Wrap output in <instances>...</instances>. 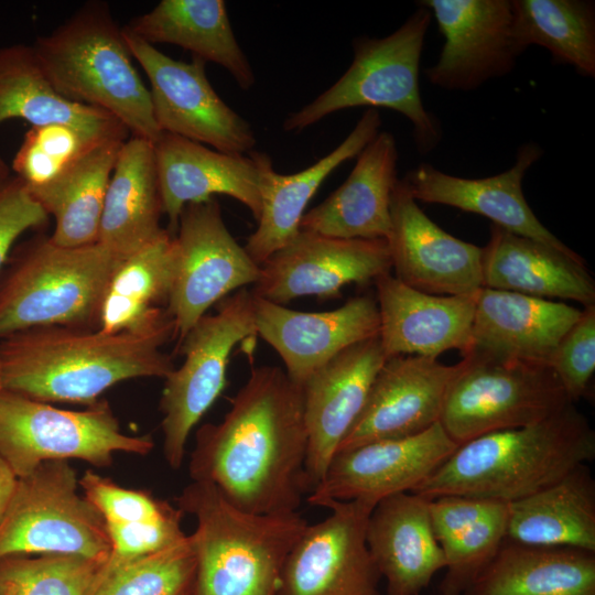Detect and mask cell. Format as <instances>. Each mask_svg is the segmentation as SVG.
Instances as JSON below:
<instances>
[{
    "mask_svg": "<svg viewBox=\"0 0 595 595\" xmlns=\"http://www.w3.org/2000/svg\"><path fill=\"white\" fill-rule=\"evenodd\" d=\"M307 443L301 387L277 366L253 367L224 419L197 430L190 475L242 511H298Z\"/></svg>",
    "mask_w": 595,
    "mask_h": 595,
    "instance_id": "obj_1",
    "label": "cell"
},
{
    "mask_svg": "<svg viewBox=\"0 0 595 595\" xmlns=\"http://www.w3.org/2000/svg\"><path fill=\"white\" fill-rule=\"evenodd\" d=\"M175 336L170 323L141 332L47 326L0 340L3 388L42 402L96 403L132 378H165L175 367L161 347Z\"/></svg>",
    "mask_w": 595,
    "mask_h": 595,
    "instance_id": "obj_2",
    "label": "cell"
},
{
    "mask_svg": "<svg viewBox=\"0 0 595 595\" xmlns=\"http://www.w3.org/2000/svg\"><path fill=\"white\" fill-rule=\"evenodd\" d=\"M595 457V432L574 403L521 428L477 436L453 454L414 493L426 500L469 496L510 504L530 496Z\"/></svg>",
    "mask_w": 595,
    "mask_h": 595,
    "instance_id": "obj_3",
    "label": "cell"
},
{
    "mask_svg": "<svg viewBox=\"0 0 595 595\" xmlns=\"http://www.w3.org/2000/svg\"><path fill=\"white\" fill-rule=\"evenodd\" d=\"M196 520L192 595H280L289 554L310 524L299 511L251 513L209 483L193 480L176 499Z\"/></svg>",
    "mask_w": 595,
    "mask_h": 595,
    "instance_id": "obj_4",
    "label": "cell"
},
{
    "mask_svg": "<svg viewBox=\"0 0 595 595\" xmlns=\"http://www.w3.org/2000/svg\"><path fill=\"white\" fill-rule=\"evenodd\" d=\"M47 78L65 98L102 109L132 137L154 143L162 131L149 89L107 3L84 4L32 45Z\"/></svg>",
    "mask_w": 595,
    "mask_h": 595,
    "instance_id": "obj_5",
    "label": "cell"
},
{
    "mask_svg": "<svg viewBox=\"0 0 595 595\" xmlns=\"http://www.w3.org/2000/svg\"><path fill=\"white\" fill-rule=\"evenodd\" d=\"M0 273V340L47 326L97 327L120 262L99 242L63 247L35 236L15 247Z\"/></svg>",
    "mask_w": 595,
    "mask_h": 595,
    "instance_id": "obj_6",
    "label": "cell"
},
{
    "mask_svg": "<svg viewBox=\"0 0 595 595\" xmlns=\"http://www.w3.org/2000/svg\"><path fill=\"white\" fill-rule=\"evenodd\" d=\"M432 14L419 6L407 21L385 37H358L347 71L329 88L284 122L285 131H302L331 113L368 106L407 117L416 150L426 154L442 140L436 118L423 106L419 88L420 60Z\"/></svg>",
    "mask_w": 595,
    "mask_h": 595,
    "instance_id": "obj_7",
    "label": "cell"
},
{
    "mask_svg": "<svg viewBox=\"0 0 595 595\" xmlns=\"http://www.w3.org/2000/svg\"><path fill=\"white\" fill-rule=\"evenodd\" d=\"M150 435L125 434L106 400L86 410L57 409L8 391L0 393V456L18 477L46 461H85L108 467L116 453L147 455Z\"/></svg>",
    "mask_w": 595,
    "mask_h": 595,
    "instance_id": "obj_8",
    "label": "cell"
},
{
    "mask_svg": "<svg viewBox=\"0 0 595 595\" xmlns=\"http://www.w3.org/2000/svg\"><path fill=\"white\" fill-rule=\"evenodd\" d=\"M78 487L76 470L63 459L19 477L0 526V559L67 554L104 564L110 554L106 522Z\"/></svg>",
    "mask_w": 595,
    "mask_h": 595,
    "instance_id": "obj_9",
    "label": "cell"
},
{
    "mask_svg": "<svg viewBox=\"0 0 595 595\" xmlns=\"http://www.w3.org/2000/svg\"><path fill=\"white\" fill-rule=\"evenodd\" d=\"M257 335L253 294L246 288L217 303L178 344L184 361L164 378L163 454L169 466H182L191 431L226 387L229 357L237 344Z\"/></svg>",
    "mask_w": 595,
    "mask_h": 595,
    "instance_id": "obj_10",
    "label": "cell"
},
{
    "mask_svg": "<svg viewBox=\"0 0 595 595\" xmlns=\"http://www.w3.org/2000/svg\"><path fill=\"white\" fill-rule=\"evenodd\" d=\"M569 403L549 366L467 356L448 386L440 424L461 445L540 422Z\"/></svg>",
    "mask_w": 595,
    "mask_h": 595,
    "instance_id": "obj_11",
    "label": "cell"
},
{
    "mask_svg": "<svg viewBox=\"0 0 595 595\" xmlns=\"http://www.w3.org/2000/svg\"><path fill=\"white\" fill-rule=\"evenodd\" d=\"M259 273L260 266L232 237L214 197L185 205L173 236L167 302L178 344L209 307L255 284Z\"/></svg>",
    "mask_w": 595,
    "mask_h": 595,
    "instance_id": "obj_12",
    "label": "cell"
},
{
    "mask_svg": "<svg viewBox=\"0 0 595 595\" xmlns=\"http://www.w3.org/2000/svg\"><path fill=\"white\" fill-rule=\"evenodd\" d=\"M132 57L150 82L153 115L162 132L212 145L228 154H248L257 143L250 123L214 90L205 62L173 60L122 28Z\"/></svg>",
    "mask_w": 595,
    "mask_h": 595,
    "instance_id": "obj_13",
    "label": "cell"
},
{
    "mask_svg": "<svg viewBox=\"0 0 595 595\" xmlns=\"http://www.w3.org/2000/svg\"><path fill=\"white\" fill-rule=\"evenodd\" d=\"M331 513L309 524L289 554L280 595H382L366 541L374 505L331 501Z\"/></svg>",
    "mask_w": 595,
    "mask_h": 595,
    "instance_id": "obj_14",
    "label": "cell"
},
{
    "mask_svg": "<svg viewBox=\"0 0 595 595\" xmlns=\"http://www.w3.org/2000/svg\"><path fill=\"white\" fill-rule=\"evenodd\" d=\"M390 270L386 239H342L300 229L260 264L251 292L281 305L302 296L337 299L345 285L367 284Z\"/></svg>",
    "mask_w": 595,
    "mask_h": 595,
    "instance_id": "obj_15",
    "label": "cell"
},
{
    "mask_svg": "<svg viewBox=\"0 0 595 595\" xmlns=\"http://www.w3.org/2000/svg\"><path fill=\"white\" fill-rule=\"evenodd\" d=\"M445 39L428 80L450 90H474L509 74L522 53L513 36L511 0H424Z\"/></svg>",
    "mask_w": 595,
    "mask_h": 595,
    "instance_id": "obj_16",
    "label": "cell"
},
{
    "mask_svg": "<svg viewBox=\"0 0 595 595\" xmlns=\"http://www.w3.org/2000/svg\"><path fill=\"white\" fill-rule=\"evenodd\" d=\"M458 445L440 423L419 434L370 442L337 452L317 486L307 495L312 506L331 501L381 499L412 491L434 473Z\"/></svg>",
    "mask_w": 595,
    "mask_h": 595,
    "instance_id": "obj_17",
    "label": "cell"
},
{
    "mask_svg": "<svg viewBox=\"0 0 595 595\" xmlns=\"http://www.w3.org/2000/svg\"><path fill=\"white\" fill-rule=\"evenodd\" d=\"M387 238L394 277L419 291L463 295L483 288V248L437 226L419 207L404 180H398L390 204Z\"/></svg>",
    "mask_w": 595,
    "mask_h": 595,
    "instance_id": "obj_18",
    "label": "cell"
},
{
    "mask_svg": "<svg viewBox=\"0 0 595 595\" xmlns=\"http://www.w3.org/2000/svg\"><path fill=\"white\" fill-rule=\"evenodd\" d=\"M457 370L458 363L445 365L421 356L387 358L336 453L375 441L419 434L440 423L446 392Z\"/></svg>",
    "mask_w": 595,
    "mask_h": 595,
    "instance_id": "obj_19",
    "label": "cell"
},
{
    "mask_svg": "<svg viewBox=\"0 0 595 595\" xmlns=\"http://www.w3.org/2000/svg\"><path fill=\"white\" fill-rule=\"evenodd\" d=\"M153 147L171 234H175L185 205L215 194L239 201L258 221L264 172L272 163L266 153L228 154L167 132H162Z\"/></svg>",
    "mask_w": 595,
    "mask_h": 595,
    "instance_id": "obj_20",
    "label": "cell"
},
{
    "mask_svg": "<svg viewBox=\"0 0 595 595\" xmlns=\"http://www.w3.org/2000/svg\"><path fill=\"white\" fill-rule=\"evenodd\" d=\"M386 359L376 336L337 354L301 387L309 439L305 461L309 494L323 478L339 443L361 412Z\"/></svg>",
    "mask_w": 595,
    "mask_h": 595,
    "instance_id": "obj_21",
    "label": "cell"
},
{
    "mask_svg": "<svg viewBox=\"0 0 595 595\" xmlns=\"http://www.w3.org/2000/svg\"><path fill=\"white\" fill-rule=\"evenodd\" d=\"M253 311L257 335L279 354L300 387L344 349L379 335L378 305L368 294L325 312L295 311L253 294Z\"/></svg>",
    "mask_w": 595,
    "mask_h": 595,
    "instance_id": "obj_22",
    "label": "cell"
},
{
    "mask_svg": "<svg viewBox=\"0 0 595 595\" xmlns=\"http://www.w3.org/2000/svg\"><path fill=\"white\" fill-rule=\"evenodd\" d=\"M582 310L547 299L482 288L467 349L473 356L548 366L559 342Z\"/></svg>",
    "mask_w": 595,
    "mask_h": 595,
    "instance_id": "obj_23",
    "label": "cell"
},
{
    "mask_svg": "<svg viewBox=\"0 0 595 595\" xmlns=\"http://www.w3.org/2000/svg\"><path fill=\"white\" fill-rule=\"evenodd\" d=\"M542 154L538 144L526 143L519 148L512 167L494 176L464 178L422 163L403 180L415 201L475 213L510 232L577 255L538 219L523 195L524 174Z\"/></svg>",
    "mask_w": 595,
    "mask_h": 595,
    "instance_id": "obj_24",
    "label": "cell"
},
{
    "mask_svg": "<svg viewBox=\"0 0 595 595\" xmlns=\"http://www.w3.org/2000/svg\"><path fill=\"white\" fill-rule=\"evenodd\" d=\"M379 339L386 358L414 355L437 359L467 349L476 293L435 295L413 289L391 272L375 280Z\"/></svg>",
    "mask_w": 595,
    "mask_h": 595,
    "instance_id": "obj_25",
    "label": "cell"
},
{
    "mask_svg": "<svg viewBox=\"0 0 595 595\" xmlns=\"http://www.w3.org/2000/svg\"><path fill=\"white\" fill-rule=\"evenodd\" d=\"M397 165L396 139L381 131L357 155L345 182L303 215L300 229L333 238L387 240Z\"/></svg>",
    "mask_w": 595,
    "mask_h": 595,
    "instance_id": "obj_26",
    "label": "cell"
},
{
    "mask_svg": "<svg viewBox=\"0 0 595 595\" xmlns=\"http://www.w3.org/2000/svg\"><path fill=\"white\" fill-rule=\"evenodd\" d=\"M366 541L386 580V595H419L445 567L431 526L429 500L414 493L378 501L367 521Z\"/></svg>",
    "mask_w": 595,
    "mask_h": 595,
    "instance_id": "obj_27",
    "label": "cell"
},
{
    "mask_svg": "<svg viewBox=\"0 0 595 595\" xmlns=\"http://www.w3.org/2000/svg\"><path fill=\"white\" fill-rule=\"evenodd\" d=\"M483 288L595 305V281L584 259L491 225L483 248Z\"/></svg>",
    "mask_w": 595,
    "mask_h": 595,
    "instance_id": "obj_28",
    "label": "cell"
},
{
    "mask_svg": "<svg viewBox=\"0 0 595 595\" xmlns=\"http://www.w3.org/2000/svg\"><path fill=\"white\" fill-rule=\"evenodd\" d=\"M380 126L379 111L370 108L340 144L311 166L293 174H279L272 163L267 167L258 226L244 246L256 263L260 266L296 236L321 184L342 163L357 156L380 132Z\"/></svg>",
    "mask_w": 595,
    "mask_h": 595,
    "instance_id": "obj_29",
    "label": "cell"
},
{
    "mask_svg": "<svg viewBox=\"0 0 595 595\" xmlns=\"http://www.w3.org/2000/svg\"><path fill=\"white\" fill-rule=\"evenodd\" d=\"M162 214L153 143L131 136L121 145L108 184L97 242L122 260L164 230Z\"/></svg>",
    "mask_w": 595,
    "mask_h": 595,
    "instance_id": "obj_30",
    "label": "cell"
},
{
    "mask_svg": "<svg viewBox=\"0 0 595 595\" xmlns=\"http://www.w3.org/2000/svg\"><path fill=\"white\" fill-rule=\"evenodd\" d=\"M10 119L25 120L31 127L63 123L101 140L130 138L129 130L111 113L62 96L32 45L0 47V123Z\"/></svg>",
    "mask_w": 595,
    "mask_h": 595,
    "instance_id": "obj_31",
    "label": "cell"
},
{
    "mask_svg": "<svg viewBox=\"0 0 595 595\" xmlns=\"http://www.w3.org/2000/svg\"><path fill=\"white\" fill-rule=\"evenodd\" d=\"M123 29L151 45L174 44L223 66L245 90L256 83L223 0H162Z\"/></svg>",
    "mask_w": 595,
    "mask_h": 595,
    "instance_id": "obj_32",
    "label": "cell"
},
{
    "mask_svg": "<svg viewBox=\"0 0 595 595\" xmlns=\"http://www.w3.org/2000/svg\"><path fill=\"white\" fill-rule=\"evenodd\" d=\"M506 540L595 552V480L588 464L508 504Z\"/></svg>",
    "mask_w": 595,
    "mask_h": 595,
    "instance_id": "obj_33",
    "label": "cell"
},
{
    "mask_svg": "<svg viewBox=\"0 0 595 595\" xmlns=\"http://www.w3.org/2000/svg\"><path fill=\"white\" fill-rule=\"evenodd\" d=\"M465 595H595V552L505 538Z\"/></svg>",
    "mask_w": 595,
    "mask_h": 595,
    "instance_id": "obj_34",
    "label": "cell"
},
{
    "mask_svg": "<svg viewBox=\"0 0 595 595\" xmlns=\"http://www.w3.org/2000/svg\"><path fill=\"white\" fill-rule=\"evenodd\" d=\"M173 236L164 229L153 241L120 260L106 289L96 329L113 334L174 324L167 312Z\"/></svg>",
    "mask_w": 595,
    "mask_h": 595,
    "instance_id": "obj_35",
    "label": "cell"
},
{
    "mask_svg": "<svg viewBox=\"0 0 595 595\" xmlns=\"http://www.w3.org/2000/svg\"><path fill=\"white\" fill-rule=\"evenodd\" d=\"M125 141L106 140L86 151L69 167L44 185L28 188L55 219L52 241L82 247L98 241L108 184Z\"/></svg>",
    "mask_w": 595,
    "mask_h": 595,
    "instance_id": "obj_36",
    "label": "cell"
},
{
    "mask_svg": "<svg viewBox=\"0 0 595 595\" xmlns=\"http://www.w3.org/2000/svg\"><path fill=\"white\" fill-rule=\"evenodd\" d=\"M513 36L523 52L547 48L554 62L595 77V4L585 0H511Z\"/></svg>",
    "mask_w": 595,
    "mask_h": 595,
    "instance_id": "obj_37",
    "label": "cell"
},
{
    "mask_svg": "<svg viewBox=\"0 0 595 595\" xmlns=\"http://www.w3.org/2000/svg\"><path fill=\"white\" fill-rule=\"evenodd\" d=\"M196 558L186 536L160 551L98 570L87 595H192Z\"/></svg>",
    "mask_w": 595,
    "mask_h": 595,
    "instance_id": "obj_38",
    "label": "cell"
},
{
    "mask_svg": "<svg viewBox=\"0 0 595 595\" xmlns=\"http://www.w3.org/2000/svg\"><path fill=\"white\" fill-rule=\"evenodd\" d=\"M102 564L67 554L0 559V595H87Z\"/></svg>",
    "mask_w": 595,
    "mask_h": 595,
    "instance_id": "obj_39",
    "label": "cell"
},
{
    "mask_svg": "<svg viewBox=\"0 0 595 595\" xmlns=\"http://www.w3.org/2000/svg\"><path fill=\"white\" fill-rule=\"evenodd\" d=\"M101 141L63 123L31 127L12 161L13 174L28 188L44 185Z\"/></svg>",
    "mask_w": 595,
    "mask_h": 595,
    "instance_id": "obj_40",
    "label": "cell"
},
{
    "mask_svg": "<svg viewBox=\"0 0 595 595\" xmlns=\"http://www.w3.org/2000/svg\"><path fill=\"white\" fill-rule=\"evenodd\" d=\"M508 504L441 545L445 574L440 595H465L490 563L506 538Z\"/></svg>",
    "mask_w": 595,
    "mask_h": 595,
    "instance_id": "obj_41",
    "label": "cell"
},
{
    "mask_svg": "<svg viewBox=\"0 0 595 595\" xmlns=\"http://www.w3.org/2000/svg\"><path fill=\"white\" fill-rule=\"evenodd\" d=\"M79 487L106 523L156 521L178 510L148 491L121 487L93 470L79 478Z\"/></svg>",
    "mask_w": 595,
    "mask_h": 595,
    "instance_id": "obj_42",
    "label": "cell"
},
{
    "mask_svg": "<svg viewBox=\"0 0 595 595\" xmlns=\"http://www.w3.org/2000/svg\"><path fill=\"white\" fill-rule=\"evenodd\" d=\"M548 366L569 400L578 401L595 371V305L585 306L578 320L559 342Z\"/></svg>",
    "mask_w": 595,
    "mask_h": 595,
    "instance_id": "obj_43",
    "label": "cell"
},
{
    "mask_svg": "<svg viewBox=\"0 0 595 595\" xmlns=\"http://www.w3.org/2000/svg\"><path fill=\"white\" fill-rule=\"evenodd\" d=\"M183 516L178 508L175 513L156 521L106 523L110 554L100 570L115 569L184 539L186 534L181 526Z\"/></svg>",
    "mask_w": 595,
    "mask_h": 595,
    "instance_id": "obj_44",
    "label": "cell"
},
{
    "mask_svg": "<svg viewBox=\"0 0 595 595\" xmlns=\"http://www.w3.org/2000/svg\"><path fill=\"white\" fill-rule=\"evenodd\" d=\"M48 215L14 175H0V272L15 240L46 224Z\"/></svg>",
    "mask_w": 595,
    "mask_h": 595,
    "instance_id": "obj_45",
    "label": "cell"
},
{
    "mask_svg": "<svg viewBox=\"0 0 595 595\" xmlns=\"http://www.w3.org/2000/svg\"><path fill=\"white\" fill-rule=\"evenodd\" d=\"M501 504L469 496H441L429 500V515L440 545L493 512Z\"/></svg>",
    "mask_w": 595,
    "mask_h": 595,
    "instance_id": "obj_46",
    "label": "cell"
},
{
    "mask_svg": "<svg viewBox=\"0 0 595 595\" xmlns=\"http://www.w3.org/2000/svg\"><path fill=\"white\" fill-rule=\"evenodd\" d=\"M18 479L9 464L0 456V526L15 494Z\"/></svg>",
    "mask_w": 595,
    "mask_h": 595,
    "instance_id": "obj_47",
    "label": "cell"
},
{
    "mask_svg": "<svg viewBox=\"0 0 595 595\" xmlns=\"http://www.w3.org/2000/svg\"><path fill=\"white\" fill-rule=\"evenodd\" d=\"M10 174V169L6 161L0 155V175H8Z\"/></svg>",
    "mask_w": 595,
    "mask_h": 595,
    "instance_id": "obj_48",
    "label": "cell"
},
{
    "mask_svg": "<svg viewBox=\"0 0 595 595\" xmlns=\"http://www.w3.org/2000/svg\"><path fill=\"white\" fill-rule=\"evenodd\" d=\"M3 379H2V370H1V365H0V393L2 392L3 390Z\"/></svg>",
    "mask_w": 595,
    "mask_h": 595,
    "instance_id": "obj_49",
    "label": "cell"
}]
</instances>
